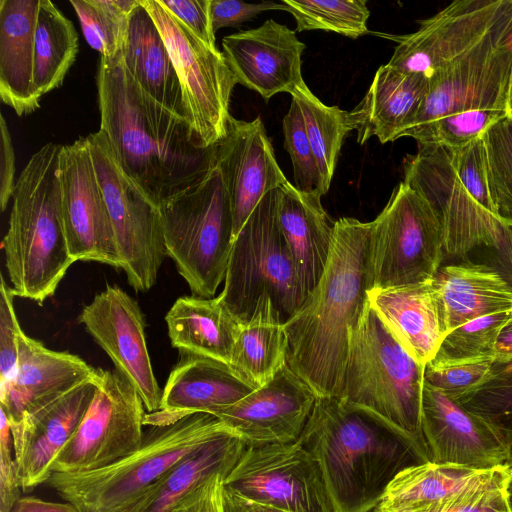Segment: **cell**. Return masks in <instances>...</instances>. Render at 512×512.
Here are the masks:
<instances>
[{"instance_id":"ba28073f","label":"cell","mask_w":512,"mask_h":512,"mask_svg":"<svg viewBox=\"0 0 512 512\" xmlns=\"http://www.w3.org/2000/svg\"><path fill=\"white\" fill-rule=\"evenodd\" d=\"M424 368L368 304L350 335L337 398L372 414L415 443L428 458L421 429Z\"/></svg>"},{"instance_id":"f5cc1de1","label":"cell","mask_w":512,"mask_h":512,"mask_svg":"<svg viewBox=\"0 0 512 512\" xmlns=\"http://www.w3.org/2000/svg\"><path fill=\"white\" fill-rule=\"evenodd\" d=\"M222 503L224 512H288L246 499L224 486L222 489Z\"/></svg>"},{"instance_id":"7402d4cb","label":"cell","mask_w":512,"mask_h":512,"mask_svg":"<svg viewBox=\"0 0 512 512\" xmlns=\"http://www.w3.org/2000/svg\"><path fill=\"white\" fill-rule=\"evenodd\" d=\"M222 48L237 83L257 92L266 102L281 92L292 94L304 83L305 44L294 30L273 19L225 36Z\"/></svg>"},{"instance_id":"e575fe53","label":"cell","mask_w":512,"mask_h":512,"mask_svg":"<svg viewBox=\"0 0 512 512\" xmlns=\"http://www.w3.org/2000/svg\"><path fill=\"white\" fill-rule=\"evenodd\" d=\"M78 53L73 23L50 0H39L34 34L33 89L41 99L63 83Z\"/></svg>"},{"instance_id":"277c9868","label":"cell","mask_w":512,"mask_h":512,"mask_svg":"<svg viewBox=\"0 0 512 512\" xmlns=\"http://www.w3.org/2000/svg\"><path fill=\"white\" fill-rule=\"evenodd\" d=\"M512 16L466 53L435 71L402 137L418 147L461 146L508 115Z\"/></svg>"},{"instance_id":"e0dca14e","label":"cell","mask_w":512,"mask_h":512,"mask_svg":"<svg viewBox=\"0 0 512 512\" xmlns=\"http://www.w3.org/2000/svg\"><path fill=\"white\" fill-rule=\"evenodd\" d=\"M59 180L63 225L74 262L93 261L122 269L86 137L62 145Z\"/></svg>"},{"instance_id":"836d02e7","label":"cell","mask_w":512,"mask_h":512,"mask_svg":"<svg viewBox=\"0 0 512 512\" xmlns=\"http://www.w3.org/2000/svg\"><path fill=\"white\" fill-rule=\"evenodd\" d=\"M287 352L284 322L272 299L264 294L251 317L241 325L231 366L261 387L287 364Z\"/></svg>"},{"instance_id":"7c38bea8","label":"cell","mask_w":512,"mask_h":512,"mask_svg":"<svg viewBox=\"0 0 512 512\" xmlns=\"http://www.w3.org/2000/svg\"><path fill=\"white\" fill-rule=\"evenodd\" d=\"M129 285L147 292L166 256L159 206L123 172L101 131L86 136Z\"/></svg>"},{"instance_id":"f1b7e54d","label":"cell","mask_w":512,"mask_h":512,"mask_svg":"<svg viewBox=\"0 0 512 512\" xmlns=\"http://www.w3.org/2000/svg\"><path fill=\"white\" fill-rule=\"evenodd\" d=\"M39 0L0 1V96L18 116L34 112V34Z\"/></svg>"},{"instance_id":"5bb4252c","label":"cell","mask_w":512,"mask_h":512,"mask_svg":"<svg viewBox=\"0 0 512 512\" xmlns=\"http://www.w3.org/2000/svg\"><path fill=\"white\" fill-rule=\"evenodd\" d=\"M146 409L134 386L115 369L99 368L97 389L77 430L55 458L52 472L104 468L140 447Z\"/></svg>"},{"instance_id":"11a10c76","label":"cell","mask_w":512,"mask_h":512,"mask_svg":"<svg viewBox=\"0 0 512 512\" xmlns=\"http://www.w3.org/2000/svg\"><path fill=\"white\" fill-rule=\"evenodd\" d=\"M510 356H512V310L498 338L495 359Z\"/></svg>"},{"instance_id":"ab89813d","label":"cell","mask_w":512,"mask_h":512,"mask_svg":"<svg viewBox=\"0 0 512 512\" xmlns=\"http://www.w3.org/2000/svg\"><path fill=\"white\" fill-rule=\"evenodd\" d=\"M296 21L298 32L325 30L352 39L369 32L365 0H281Z\"/></svg>"},{"instance_id":"6f0895ef","label":"cell","mask_w":512,"mask_h":512,"mask_svg":"<svg viewBox=\"0 0 512 512\" xmlns=\"http://www.w3.org/2000/svg\"><path fill=\"white\" fill-rule=\"evenodd\" d=\"M507 110H508L507 116L512 118V69H511L510 82H509Z\"/></svg>"},{"instance_id":"f907efd6","label":"cell","mask_w":512,"mask_h":512,"mask_svg":"<svg viewBox=\"0 0 512 512\" xmlns=\"http://www.w3.org/2000/svg\"><path fill=\"white\" fill-rule=\"evenodd\" d=\"M278 9L285 10L281 2L246 3L238 0H211L212 27L216 33L220 28L239 26L263 11Z\"/></svg>"},{"instance_id":"9a60e30c","label":"cell","mask_w":512,"mask_h":512,"mask_svg":"<svg viewBox=\"0 0 512 512\" xmlns=\"http://www.w3.org/2000/svg\"><path fill=\"white\" fill-rule=\"evenodd\" d=\"M223 486L288 512H332L318 464L298 440L247 445Z\"/></svg>"},{"instance_id":"c3c4849f","label":"cell","mask_w":512,"mask_h":512,"mask_svg":"<svg viewBox=\"0 0 512 512\" xmlns=\"http://www.w3.org/2000/svg\"><path fill=\"white\" fill-rule=\"evenodd\" d=\"M189 31L212 49H217L212 27L211 0H157Z\"/></svg>"},{"instance_id":"5b68a950","label":"cell","mask_w":512,"mask_h":512,"mask_svg":"<svg viewBox=\"0 0 512 512\" xmlns=\"http://www.w3.org/2000/svg\"><path fill=\"white\" fill-rule=\"evenodd\" d=\"M62 145L47 143L20 173L3 237L5 266L15 296L42 304L54 295L70 266L62 219L59 157Z\"/></svg>"},{"instance_id":"83f0119b","label":"cell","mask_w":512,"mask_h":512,"mask_svg":"<svg viewBox=\"0 0 512 512\" xmlns=\"http://www.w3.org/2000/svg\"><path fill=\"white\" fill-rule=\"evenodd\" d=\"M429 88V79L419 73L380 66L362 100L348 112L357 142L376 137L381 143L402 137L418 113Z\"/></svg>"},{"instance_id":"cb8c5ba5","label":"cell","mask_w":512,"mask_h":512,"mask_svg":"<svg viewBox=\"0 0 512 512\" xmlns=\"http://www.w3.org/2000/svg\"><path fill=\"white\" fill-rule=\"evenodd\" d=\"M98 377L10 426L23 492L45 484L53 473L55 458L77 430L92 402Z\"/></svg>"},{"instance_id":"db71d44e","label":"cell","mask_w":512,"mask_h":512,"mask_svg":"<svg viewBox=\"0 0 512 512\" xmlns=\"http://www.w3.org/2000/svg\"><path fill=\"white\" fill-rule=\"evenodd\" d=\"M11 512H79L72 504L51 502L33 496L21 497Z\"/></svg>"},{"instance_id":"44dd1931","label":"cell","mask_w":512,"mask_h":512,"mask_svg":"<svg viewBox=\"0 0 512 512\" xmlns=\"http://www.w3.org/2000/svg\"><path fill=\"white\" fill-rule=\"evenodd\" d=\"M233 216V241L262 198L288 182L260 117L231 116L225 138L216 145Z\"/></svg>"},{"instance_id":"3957f363","label":"cell","mask_w":512,"mask_h":512,"mask_svg":"<svg viewBox=\"0 0 512 512\" xmlns=\"http://www.w3.org/2000/svg\"><path fill=\"white\" fill-rule=\"evenodd\" d=\"M298 441L318 464L332 512H372L398 472L428 462L415 443L337 397H317Z\"/></svg>"},{"instance_id":"ee69618b","label":"cell","mask_w":512,"mask_h":512,"mask_svg":"<svg viewBox=\"0 0 512 512\" xmlns=\"http://www.w3.org/2000/svg\"><path fill=\"white\" fill-rule=\"evenodd\" d=\"M511 478L512 468L506 465L480 471L447 512H510L507 485Z\"/></svg>"},{"instance_id":"bcb514c9","label":"cell","mask_w":512,"mask_h":512,"mask_svg":"<svg viewBox=\"0 0 512 512\" xmlns=\"http://www.w3.org/2000/svg\"><path fill=\"white\" fill-rule=\"evenodd\" d=\"M0 283V382L13 375L18 361V340L22 332L14 308L15 294L3 275Z\"/></svg>"},{"instance_id":"f35d334b","label":"cell","mask_w":512,"mask_h":512,"mask_svg":"<svg viewBox=\"0 0 512 512\" xmlns=\"http://www.w3.org/2000/svg\"><path fill=\"white\" fill-rule=\"evenodd\" d=\"M86 42L103 57H115L124 45L129 18L139 0H71Z\"/></svg>"},{"instance_id":"4fadbf2b","label":"cell","mask_w":512,"mask_h":512,"mask_svg":"<svg viewBox=\"0 0 512 512\" xmlns=\"http://www.w3.org/2000/svg\"><path fill=\"white\" fill-rule=\"evenodd\" d=\"M156 23L181 85L187 119L205 148L226 136L230 98L237 81L224 54L189 31L157 0H140Z\"/></svg>"},{"instance_id":"d6986e66","label":"cell","mask_w":512,"mask_h":512,"mask_svg":"<svg viewBox=\"0 0 512 512\" xmlns=\"http://www.w3.org/2000/svg\"><path fill=\"white\" fill-rule=\"evenodd\" d=\"M421 429L429 462L474 470L506 464L507 451L489 424L425 382Z\"/></svg>"},{"instance_id":"30bf717a","label":"cell","mask_w":512,"mask_h":512,"mask_svg":"<svg viewBox=\"0 0 512 512\" xmlns=\"http://www.w3.org/2000/svg\"><path fill=\"white\" fill-rule=\"evenodd\" d=\"M279 188L267 193L234 238L218 298L241 322L267 294L285 322L303 297L277 220Z\"/></svg>"},{"instance_id":"2e32d148","label":"cell","mask_w":512,"mask_h":512,"mask_svg":"<svg viewBox=\"0 0 512 512\" xmlns=\"http://www.w3.org/2000/svg\"><path fill=\"white\" fill-rule=\"evenodd\" d=\"M512 16V0H457L418 21L410 34L386 35L397 44L388 65L429 78Z\"/></svg>"},{"instance_id":"ac0fdd59","label":"cell","mask_w":512,"mask_h":512,"mask_svg":"<svg viewBox=\"0 0 512 512\" xmlns=\"http://www.w3.org/2000/svg\"><path fill=\"white\" fill-rule=\"evenodd\" d=\"M78 320L136 389L148 413L161 408L162 391L146 343L138 302L118 286L107 285L86 305Z\"/></svg>"},{"instance_id":"8d00e7d4","label":"cell","mask_w":512,"mask_h":512,"mask_svg":"<svg viewBox=\"0 0 512 512\" xmlns=\"http://www.w3.org/2000/svg\"><path fill=\"white\" fill-rule=\"evenodd\" d=\"M303 116L306 133L315 156L324 196L330 187L343 140L352 131L348 111L321 102L304 82L291 94Z\"/></svg>"},{"instance_id":"7bdbcfd3","label":"cell","mask_w":512,"mask_h":512,"mask_svg":"<svg viewBox=\"0 0 512 512\" xmlns=\"http://www.w3.org/2000/svg\"><path fill=\"white\" fill-rule=\"evenodd\" d=\"M282 124L284 148L293 166L294 186L302 192L319 191L321 185L319 168L306 133L301 110L294 99Z\"/></svg>"},{"instance_id":"4316f807","label":"cell","mask_w":512,"mask_h":512,"mask_svg":"<svg viewBox=\"0 0 512 512\" xmlns=\"http://www.w3.org/2000/svg\"><path fill=\"white\" fill-rule=\"evenodd\" d=\"M433 278L368 292L369 305L384 325L423 365L434 358L446 335Z\"/></svg>"},{"instance_id":"680465c9","label":"cell","mask_w":512,"mask_h":512,"mask_svg":"<svg viewBox=\"0 0 512 512\" xmlns=\"http://www.w3.org/2000/svg\"><path fill=\"white\" fill-rule=\"evenodd\" d=\"M507 500L510 512H512V478L509 480L507 485Z\"/></svg>"},{"instance_id":"d590c367","label":"cell","mask_w":512,"mask_h":512,"mask_svg":"<svg viewBox=\"0 0 512 512\" xmlns=\"http://www.w3.org/2000/svg\"><path fill=\"white\" fill-rule=\"evenodd\" d=\"M246 446L235 430L211 442L166 474L145 512H167L194 486L214 473L227 477Z\"/></svg>"},{"instance_id":"74e56055","label":"cell","mask_w":512,"mask_h":512,"mask_svg":"<svg viewBox=\"0 0 512 512\" xmlns=\"http://www.w3.org/2000/svg\"><path fill=\"white\" fill-rule=\"evenodd\" d=\"M454 400L495 431L512 468V356L494 359L486 376Z\"/></svg>"},{"instance_id":"603a6c76","label":"cell","mask_w":512,"mask_h":512,"mask_svg":"<svg viewBox=\"0 0 512 512\" xmlns=\"http://www.w3.org/2000/svg\"><path fill=\"white\" fill-rule=\"evenodd\" d=\"M98 375L99 368L79 356L51 350L22 331L15 371L11 378L0 382V408L14 426Z\"/></svg>"},{"instance_id":"9c48e42d","label":"cell","mask_w":512,"mask_h":512,"mask_svg":"<svg viewBox=\"0 0 512 512\" xmlns=\"http://www.w3.org/2000/svg\"><path fill=\"white\" fill-rule=\"evenodd\" d=\"M159 209L166 256L192 295L213 298L225 279L233 244L231 205L217 163Z\"/></svg>"},{"instance_id":"7dc6e473","label":"cell","mask_w":512,"mask_h":512,"mask_svg":"<svg viewBox=\"0 0 512 512\" xmlns=\"http://www.w3.org/2000/svg\"><path fill=\"white\" fill-rule=\"evenodd\" d=\"M0 512H11L21 496L10 422L0 408Z\"/></svg>"},{"instance_id":"91938a15","label":"cell","mask_w":512,"mask_h":512,"mask_svg":"<svg viewBox=\"0 0 512 512\" xmlns=\"http://www.w3.org/2000/svg\"><path fill=\"white\" fill-rule=\"evenodd\" d=\"M372 512H374V510Z\"/></svg>"},{"instance_id":"f546056e","label":"cell","mask_w":512,"mask_h":512,"mask_svg":"<svg viewBox=\"0 0 512 512\" xmlns=\"http://www.w3.org/2000/svg\"><path fill=\"white\" fill-rule=\"evenodd\" d=\"M433 279L445 334L473 319L512 310V284L487 265H447Z\"/></svg>"},{"instance_id":"681fc988","label":"cell","mask_w":512,"mask_h":512,"mask_svg":"<svg viewBox=\"0 0 512 512\" xmlns=\"http://www.w3.org/2000/svg\"><path fill=\"white\" fill-rule=\"evenodd\" d=\"M225 478L221 473L208 476L182 496L167 512H224L222 489Z\"/></svg>"},{"instance_id":"816d5d0a","label":"cell","mask_w":512,"mask_h":512,"mask_svg":"<svg viewBox=\"0 0 512 512\" xmlns=\"http://www.w3.org/2000/svg\"><path fill=\"white\" fill-rule=\"evenodd\" d=\"M0 135V206L1 210L5 211L8 202L12 199L17 181L15 180V152L3 115L0 120Z\"/></svg>"},{"instance_id":"4dcf8cb0","label":"cell","mask_w":512,"mask_h":512,"mask_svg":"<svg viewBox=\"0 0 512 512\" xmlns=\"http://www.w3.org/2000/svg\"><path fill=\"white\" fill-rule=\"evenodd\" d=\"M120 53L129 74L148 95L174 114L187 119L181 85L170 53L156 23L140 0L130 15Z\"/></svg>"},{"instance_id":"1f68e13d","label":"cell","mask_w":512,"mask_h":512,"mask_svg":"<svg viewBox=\"0 0 512 512\" xmlns=\"http://www.w3.org/2000/svg\"><path fill=\"white\" fill-rule=\"evenodd\" d=\"M171 345L231 365L233 349L243 322L216 298L179 297L166 313Z\"/></svg>"},{"instance_id":"8992f818","label":"cell","mask_w":512,"mask_h":512,"mask_svg":"<svg viewBox=\"0 0 512 512\" xmlns=\"http://www.w3.org/2000/svg\"><path fill=\"white\" fill-rule=\"evenodd\" d=\"M403 182L437 212L449 256L479 246L512 253V228L499 217L487 181L482 138L461 146H422L403 162Z\"/></svg>"},{"instance_id":"484cf974","label":"cell","mask_w":512,"mask_h":512,"mask_svg":"<svg viewBox=\"0 0 512 512\" xmlns=\"http://www.w3.org/2000/svg\"><path fill=\"white\" fill-rule=\"evenodd\" d=\"M322 194L302 192L289 181L279 188L277 220L304 299L319 282L334 239L335 221L324 210Z\"/></svg>"},{"instance_id":"ffe728a7","label":"cell","mask_w":512,"mask_h":512,"mask_svg":"<svg viewBox=\"0 0 512 512\" xmlns=\"http://www.w3.org/2000/svg\"><path fill=\"white\" fill-rule=\"evenodd\" d=\"M317 396L287 364L261 387L214 415L238 432L247 445L297 441Z\"/></svg>"},{"instance_id":"60d3db41","label":"cell","mask_w":512,"mask_h":512,"mask_svg":"<svg viewBox=\"0 0 512 512\" xmlns=\"http://www.w3.org/2000/svg\"><path fill=\"white\" fill-rule=\"evenodd\" d=\"M481 138L493 204L501 220L512 228V118L498 120Z\"/></svg>"},{"instance_id":"6da1fadb","label":"cell","mask_w":512,"mask_h":512,"mask_svg":"<svg viewBox=\"0 0 512 512\" xmlns=\"http://www.w3.org/2000/svg\"><path fill=\"white\" fill-rule=\"evenodd\" d=\"M100 129L123 172L157 206L200 181L216 163L191 124L148 95L131 77L121 53L101 56Z\"/></svg>"},{"instance_id":"d6a6232c","label":"cell","mask_w":512,"mask_h":512,"mask_svg":"<svg viewBox=\"0 0 512 512\" xmlns=\"http://www.w3.org/2000/svg\"><path fill=\"white\" fill-rule=\"evenodd\" d=\"M480 471L429 461L406 467L389 482L374 512H447Z\"/></svg>"},{"instance_id":"b9f144b4","label":"cell","mask_w":512,"mask_h":512,"mask_svg":"<svg viewBox=\"0 0 512 512\" xmlns=\"http://www.w3.org/2000/svg\"><path fill=\"white\" fill-rule=\"evenodd\" d=\"M510 311L473 319L445 335L432 359L439 363L464 362L496 357V346Z\"/></svg>"},{"instance_id":"8fae6325","label":"cell","mask_w":512,"mask_h":512,"mask_svg":"<svg viewBox=\"0 0 512 512\" xmlns=\"http://www.w3.org/2000/svg\"><path fill=\"white\" fill-rule=\"evenodd\" d=\"M371 286L384 289L432 279L445 253L440 218L405 182L372 221Z\"/></svg>"},{"instance_id":"f6af8a7d","label":"cell","mask_w":512,"mask_h":512,"mask_svg":"<svg viewBox=\"0 0 512 512\" xmlns=\"http://www.w3.org/2000/svg\"><path fill=\"white\" fill-rule=\"evenodd\" d=\"M494 360L439 363L430 360L424 368V382L455 399L478 384Z\"/></svg>"},{"instance_id":"d4e9b609","label":"cell","mask_w":512,"mask_h":512,"mask_svg":"<svg viewBox=\"0 0 512 512\" xmlns=\"http://www.w3.org/2000/svg\"><path fill=\"white\" fill-rule=\"evenodd\" d=\"M257 388L231 365L179 352V360L162 390L161 408L146 413L144 425H168L195 413L214 415Z\"/></svg>"},{"instance_id":"9f6ffc18","label":"cell","mask_w":512,"mask_h":512,"mask_svg":"<svg viewBox=\"0 0 512 512\" xmlns=\"http://www.w3.org/2000/svg\"><path fill=\"white\" fill-rule=\"evenodd\" d=\"M160 482L157 483L155 486H153L145 494H143L141 497H139L132 503H130L114 512H145L146 509L151 504L152 500L154 499V497L159 489Z\"/></svg>"},{"instance_id":"7a4b0ae2","label":"cell","mask_w":512,"mask_h":512,"mask_svg":"<svg viewBox=\"0 0 512 512\" xmlns=\"http://www.w3.org/2000/svg\"><path fill=\"white\" fill-rule=\"evenodd\" d=\"M373 222L342 217L325 270L312 292L284 322L287 365L317 397H338L350 335L362 319L371 286Z\"/></svg>"},{"instance_id":"52a82bcc","label":"cell","mask_w":512,"mask_h":512,"mask_svg":"<svg viewBox=\"0 0 512 512\" xmlns=\"http://www.w3.org/2000/svg\"><path fill=\"white\" fill-rule=\"evenodd\" d=\"M233 430L215 415L190 414L168 425L149 426L140 447L109 466L78 473L54 472L45 484L79 512H114Z\"/></svg>"}]
</instances>
